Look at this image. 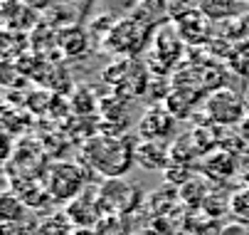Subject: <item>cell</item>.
<instances>
[{"label":"cell","instance_id":"cell-5","mask_svg":"<svg viewBox=\"0 0 249 235\" xmlns=\"http://www.w3.org/2000/svg\"><path fill=\"white\" fill-rule=\"evenodd\" d=\"M136 163H141L143 169H163L168 163V149L158 141H143L136 146Z\"/></svg>","mask_w":249,"mask_h":235},{"label":"cell","instance_id":"cell-3","mask_svg":"<svg viewBox=\"0 0 249 235\" xmlns=\"http://www.w3.org/2000/svg\"><path fill=\"white\" fill-rule=\"evenodd\" d=\"M207 114L217 124H237L244 117V107L234 92L220 89L217 94H212L207 99Z\"/></svg>","mask_w":249,"mask_h":235},{"label":"cell","instance_id":"cell-6","mask_svg":"<svg viewBox=\"0 0 249 235\" xmlns=\"http://www.w3.org/2000/svg\"><path fill=\"white\" fill-rule=\"evenodd\" d=\"M230 213H232V220L249 225V188H242L230 198Z\"/></svg>","mask_w":249,"mask_h":235},{"label":"cell","instance_id":"cell-2","mask_svg":"<svg viewBox=\"0 0 249 235\" xmlns=\"http://www.w3.org/2000/svg\"><path fill=\"white\" fill-rule=\"evenodd\" d=\"M138 198H141V193L136 191V186L126 183L124 178H111L101 188V203L114 213L131 211L133 206H138Z\"/></svg>","mask_w":249,"mask_h":235},{"label":"cell","instance_id":"cell-4","mask_svg":"<svg viewBox=\"0 0 249 235\" xmlns=\"http://www.w3.org/2000/svg\"><path fill=\"white\" fill-rule=\"evenodd\" d=\"M3 20L10 30H30L37 22V13L30 5H25L22 0H3Z\"/></svg>","mask_w":249,"mask_h":235},{"label":"cell","instance_id":"cell-8","mask_svg":"<svg viewBox=\"0 0 249 235\" xmlns=\"http://www.w3.org/2000/svg\"><path fill=\"white\" fill-rule=\"evenodd\" d=\"M25 5H30L35 13H47L50 5H52V0H22Z\"/></svg>","mask_w":249,"mask_h":235},{"label":"cell","instance_id":"cell-1","mask_svg":"<svg viewBox=\"0 0 249 235\" xmlns=\"http://www.w3.org/2000/svg\"><path fill=\"white\" fill-rule=\"evenodd\" d=\"M84 161L106 178H121L136 161V149L124 139L96 137L84 146Z\"/></svg>","mask_w":249,"mask_h":235},{"label":"cell","instance_id":"cell-7","mask_svg":"<svg viewBox=\"0 0 249 235\" xmlns=\"http://www.w3.org/2000/svg\"><path fill=\"white\" fill-rule=\"evenodd\" d=\"M222 235H249V225L239 223V220H230V223H225Z\"/></svg>","mask_w":249,"mask_h":235}]
</instances>
